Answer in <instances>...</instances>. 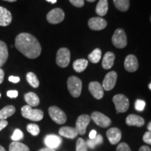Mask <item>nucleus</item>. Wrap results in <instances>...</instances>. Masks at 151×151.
Listing matches in <instances>:
<instances>
[{"label":"nucleus","instance_id":"27","mask_svg":"<svg viewBox=\"0 0 151 151\" xmlns=\"http://www.w3.org/2000/svg\"><path fill=\"white\" fill-rule=\"evenodd\" d=\"M115 6L120 11H127L129 7V0H113Z\"/></svg>","mask_w":151,"mask_h":151},{"label":"nucleus","instance_id":"36","mask_svg":"<svg viewBox=\"0 0 151 151\" xmlns=\"http://www.w3.org/2000/svg\"><path fill=\"white\" fill-rule=\"evenodd\" d=\"M143 140L148 145H151V132H146L143 137Z\"/></svg>","mask_w":151,"mask_h":151},{"label":"nucleus","instance_id":"33","mask_svg":"<svg viewBox=\"0 0 151 151\" xmlns=\"http://www.w3.org/2000/svg\"><path fill=\"white\" fill-rule=\"evenodd\" d=\"M23 132H22L20 129H15L14 134L11 136V139L14 141H19L20 140H21L22 139H23Z\"/></svg>","mask_w":151,"mask_h":151},{"label":"nucleus","instance_id":"16","mask_svg":"<svg viewBox=\"0 0 151 151\" xmlns=\"http://www.w3.org/2000/svg\"><path fill=\"white\" fill-rule=\"evenodd\" d=\"M106 136L111 144L116 145L120 142L122 137L121 131L117 127H112L106 132Z\"/></svg>","mask_w":151,"mask_h":151},{"label":"nucleus","instance_id":"49","mask_svg":"<svg viewBox=\"0 0 151 151\" xmlns=\"http://www.w3.org/2000/svg\"><path fill=\"white\" fill-rule=\"evenodd\" d=\"M88 1H89V2H93V1H95V0H87Z\"/></svg>","mask_w":151,"mask_h":151},{"label":"nucleus","instance_id":"20","mask_svg":"<svg viewBox=\"0 0 151 151\" xmlns=\"http://www.w3.org/2000/svg\"><path fill=\"white\" fill-rule=\"evenodd\" d=\"M115 55L112 52H107L102 60V67L104 69H109L114 64Z\"/></svg>","mask_w":151,"mask_h":151},{"label":"nucleus","instance_id":"32","mask_svg":"<svg viewBox=\"0 0 151 151\" xmlns=\"http://www.w3.org/2000/svg\"><path fill=\"white\" fill-rule=\"evenodd\" d=\"M76 151H88V146L86 142L82 138H79L77 140Z\"/></svg>","mask_w":151,"mask_h":151},{"label":"nucleus","instance_id":"19","mask_svg":"<svg viewBox=\"0 0 151 151\" xmlns=\"http://www.w3.org/2000/svg\"><path fill=\"white\" fill-rule=\"evenodd\" d=\"M59 134L62 137L73 139L78 134L76 129L71 127H62L59 129Z\"/></svg>","mask_w":151,"mask_h":151},{"label":"nucleus","instance_id":"17","mask_svg":"<svg viewBox=\"0 0 151 151\" xmlns=\"http://www.w3.org/2000/svg\"><path fill=\"white\" fill-rule=\"evenodd\" d=\"M12 21V15L6 9L0 6V26H8Z\"/></svg>","mask_w":151,"mask_h":151},{"label":"nucleus","instance_id":"51","mask_svg":"<svg viewBox=\"0 0 151 151\" xmlns=\"http://www.w3.org/2000/svg\"><path fill=\"white\" fill-rule=\"evenodd\" d=\"M1 93H0V98H1Z\"/></svg>","mask_w":151,"mask_h":151},{"label":"nucleus","instance_id":"21","mask_svg":"<svg viewBox=\"0 0 151 151\" xmlns=\"http://www.w3.org/2000/svg\"><path fill=\"white\" fill-rule=\"evenodd\" d=\"M24 99L25 101L27 103V104L30 106L31 107L32 106H37L40 103V99L37 94L35 92H28L24 95Z\"/></svg>","mask_w":151,"mask_h":151},{"label":"nucleus","instance_id":"43","mask_svg":"<svg viewBox=\"0 0 151 151\" xmlns=\"http://www.w3.org/2000/svg\"><path fill=\"white\" fill-rule=\"evenodd\" d=\"M139 151H151V149L148 146H143L139 148Z\"/></svg>","mask_w":151,"mask_h":151},{"label":"nucleus","instance_id":"25","mask_svg":"<svg viewBox=\"0 0 151 151\" xmlns=\"http://www.w3.org/2000/svg\"><path fill=\"white\" fill-rule=\"evenodd\" d=\"M88 65V61L86 59L76 60L73 63V69L78 73L83 72Z\"/></svg>","mask_w":151,"mask_h":151},{"label":"nucleus","instance_id":"13","mask_svg":"<svg viewBox=\"0 0 151 151\" xmlns=\"http://www.w3.org/2000/svg\"><path fill=\"white\" fill-rule=\"evenodd\" d=\"M124 66L126 70L129 72H134L137 71L139 68V62L137 57L134 55H127L124 60Z\"/></svg>","mask_w":151,"mask_h":151},{"label":"nucleus","instance_id":"47","mask_svg":"<svg viewBox=\"0 0 151 151\" xmlns=\"http://www.w3.org/2000/svg\"><path fill=\"white\" fill-rule=\"evenodd\" d=\"M4 1H9V2H14V1H16L17 0H4Z\"/></svg>","mask_w":151,"mask_h":151},{"label":"nucleus","instance_id":"39","mask_svg":"<svg viewBox=\"0 0 151 151\" xmlns=\"http://www.w3.org/2000/svg\"><path fill=\"white\" fill-rule=\"evenodd\" d=\"M8 125V122L6 120H0V131H1L3 129Z\"/></svg>","mask_w":151,"mask_h":151},{"label":"nucleus","instance_id":"10","mask_svg":"<svg viewBox=\"0 0 151 151\" xmlns=\"http://www.w3.org/2000/svg\"><path fill=\"white\" fill-rule=\"evenodd\" d=\"M46 18L50 23L58 24L63 21L65 19V13L61 9H54L47 14Z\"/></svg>","mask_w":151,"mask_h":151},{"label":"nucleus","instance_id":"12","mask_svg":"<svg viewBox=\"0 0 151 151\" xmlns=\"http://www.w3.org/2000/svg\"><path fill=\"white\" fill-rule=\"evenodd\" d=\"M88 89L90 93L97 99H101L104 97V88L97 81L90 83Z\"/></svg>","mask_w":151,"mask_h":151},{"label":"nucleus","instance_id":"48","mask_svg":"<svg viewBox=\"0 0 151 151\" xmlns=\"http://www.w3.org/2000/svg\"><path fill=\"white\" fill-rule=\"evenodd\" d=\"M0 151H6L4 148L3 146H1V145H0Z\"/></svg>","mask_w":151,"mask_h":151},{"label":"nucleus","instance_id":"15","mask_svg":"<svg viewBox=\"0 0 151 151\" xmlns=\"http://www.w3.org/2000/svg\"><path fill=\"white\" fill-rule=\"evenodd\" d=\"M62 142L61 137L55 134H48L44 139V143L46 147L52 149H56L59 148Z\"/></svg>","mask_w":151,"mask_h":151},{"label":"nucleus","instance_id":"37","mask_svg":"<svg viewBox=\"0 0 151 151\" xmlns=\"http://www.w3.org/2000/svg\"><path fill=\"white\" fill-rule=\"evenodd\" d=\"M69 1L76 7H82L84 5V0H69Z\"/></svg>","mask_w":151,"mask_h":151},{"label":"nucleus","instance_id":"29","mask_svg":"<svg viewBox=\"0 0 151 151\" xmlns=\"http://www.w3.org/2000/svg\"><path fill=\"white\" fill-rule=\"evenodd\" d=\"M101 58V51L99 48H96L88 55V60L92 63L96 64L99 62Z\"/></svg>","mask_w":151,"mask_h":151},{"label":"nucleus","instance_id":"11","mask_svg":"<svg viewBox=\"0 0 151 151\" xmlns=\"http://www.w3.org/2000/svg\"><path fill=\"white\" fill-rule=\"evenodd\" d=\"M117 78H118V74L116 71H112L107 73L102 83L104 90H106V91L112 90L116 86Z\"/></svg>","mask_w":151,"mask_h":151},{"label":"nucleus","instance_id":"31","mask_svg":"<svg viewBox=\"0 0 151 151\" xmlns=\"http://www.w3.org/2000/svg\"><path fill=\"white\" fill-rule=\"evenodd\" d=\"M27 130L29 133L33 136H37L40 132V128L37 124H29L27 126Z\"/></svg>","mask_w":151,"mask_h":151},{"label":"nucleus","instance_id":"18","mask_svg":"<svg viewBox=\"0 0 151 151\" xmlns=\"http://www.w3.org/2000/svg\"><path fill=\"white\" fill-rule=\"evenodd\" d=\"M126 124L129 126H136L140 127L144 125L145 121L142 117L135 114H131L126 118Z\"/></svg>","mask_w":151,"mask_h":151},{"label":"nucleus","instance_id":"1","mask_svg":"<svg viewBox=\"0 0 151 151\" xmlns=\"http://www.w3.org/2000/svg\"><path fill=\"white\" fill-rule=\"evenodd\" d=\"M16 48L29 59H35L41 55V46L35 37L29 33H21L16 37Z\"/></svg>","mask_w":151,"mask_h":151},{"label":"nucleus","instance_id":"44","mask_svg":"<svg viewBox=\"0 0 151 151\" xmlns=\"http://www.w3.org/2000/svg\"><path fill=\"white\" fill-rule=\"evenodd\" d=\"M38 151H55V150L54 149H52V148H48V147H46V148H41V149H40V150H38Z\"/></svg>","mask_w":151,"mask_h":151},{"label":"nucleus","instance_id":"50","mask_svg":"<svg viewBox=\"0 0 151 151\" xmlns=\"http://www.w3.org/2000/svg\"><path fill=\"white\" fill-rule=\"evenodd\" d=\"M149 89H150V90H151V83H150V84H149Z\"/></svg>","mask_w":151,"mask_h":151},{"label":"nucleus","instance_id":"4","mask_svg":"<svg viewBox=\"0 0 151 151\" xmlns=\"http://www.w3.org/2000/svg\"><path fill=\"white\" fill-rule=\"evenodd\" d=\"M117 113H124L128 110L129 106V101L128 98L124 94H118L113 98Z\"/></svg>","mask_w":151,"mask_h":151},{"label":"nucleus","instance_id":"38","mask_svg":"<svg viewBox=\"0 0 151 151\" xmlns=\"http://www.w3.org/2000/svg\"><path fill=\"white\" fill-rule=\"evenodd\" d=\"M6 94L10 98H16L18 95V92L17 90H9Z\"/></svg>","mask_w":151,"mask_h":151},{"label":"nucleus","instance_id":"6","mask_svg":"<svg viewBox=\"0 0 151 151\" xmlns=\"http://www.w3.org/2000/svg\"><path fill=\"white\" fill-rule=\"evenodd\" d=\"M49 116L57 124H65L67 121V116L63 111L55 106H52L48 109Z\"/></svg>","mask_w":151,"mask_h":151},{"label":"nucleus","instance_id":"2","mask_svg":"<svg viewBox=\"0 0 151 151\" xmlns=\"http://www.w3.org/2000/svg\"><path fill=\"white\" fill-rule=\"evenodd\" d=\"M22 116L32 121H40L43 118V112L40 109H33L29 105H25L21 109Z\"/></svg>","mask_w":151,"mask_h":151},{"label":"nucleus","instance_id":"34","mask_svg":"<svg viewBox=\"0 0 151 151\" xmlns=\"http://www.w3.org/2000/svg\"><path fill=\"white\" fill-rule=\"evenodd\" d=\"M146 106V102L143 100L137 99L135 102V109L138 111H143Z\"/></svg>","mask_w":151,"mask_h":151},{"label":"nucleus","instance_id":"5","mask_svg":"<svg viewBox=\"0 0 151 151\" xmlns=\"http://www.w3.org/2000/svg\"><path fill=\"white\" fill-rule=\"evenodd\" d=\"M71 55L69 50L67 48H61L58 50L56 56V63L62 68L67 67L70 62Z\"/></svg>","mask_w":151,"mask_h":151},{"label":"nucleus","instance_id":"3","mask_svg":"<svg viewBox=\"0 0 151 151\" xmlns=\"http://www.w3.org/2000/svg\"><path fill=\"white\" fill-rule=\"evenodd\" d=\"M67 88L73 97H78L82 90V82L81 79L74 76H70L67 80Z\"/></svg>","mask_w":151,"mask_h":151},{"label":"nucleus","instance_id":"26","mask_svg":"<svg viewBox=\"0 0 151 151\" xmlns=\"http://www.w3.org/2000/svg\"><path fill=\"white\" fill-rule=\"evenodd\" d=\"M9 151H29V148L24 143L13 141L9 146Z\"/></svg>","mask_w":151,"mask_h":151},{"label":"nucleus","instance_id":"30","mask_svg":"<svg viewBox=\"0 0 151 151\" xmlns=\"http://www.w3.org/2000/svg\"><path fill=\"white\" fill-rule=\"evenodd\" d=\"M103 137L100 134H97V137H96L94 139H89L86 141V144L88 147L89 148L93 149L95 148L96 146H98V145L101 144L103 143Z\"/></svg>","mask_w":151,"mask_h":151},{"label":"nucleus","instance_id":"40","mask_svg":"<svg viewBox=\"0 0 151 151\" xmlns=\"http://www.w3.org/2000/svg\"><path fill=\"white\" fill-rule=\"evenodd\" d=\"M9 81H10V82L14 83H18L19 81H20V78H19V77H18V76H9Z\"/></svg>","mask_w":151,"mask_h":151},{"label":"nucleus","instance_id":"35","mask_svg":"<svg viewBox=\"0 0 151 151\" xmlns=\"http://www.w3.org/2000/svg\"><path fill=\"white\" fill-rule=\"evenodd\" d=\"M116 151H132L131 149L127 143H120V144L117 146Z\"/></svg>","mask_w":151,"mask_h":151},{"label":"nucleus","instance_id":"8","mask_svg":"<svg viewBox=\"0 0 151 151\" xmlns=\"http://www.w3.org/2000/svg\"><path fill=\"white\" fill-rule=\"evenodd\" d=\"M90 118L93 120L94 123L103 128L108 127L111 124V120L109 117L98 111H94L92 113Z\"/></svg>","mask_w":151,"mask_h":151},{"label":"nucleus","instance_id":"45","mask_svg":"<svg viewBox=\"0 0 151 151\" xmlns=\"http://www.w3.org/2000/svg\"><path fill=\"white\" fill-rule=\"evenodd\" d=\"M46 1H48V2L52 3V4H55V3H56L57 0H46Z\"/></svg>","mask_w":151,"mask_h":151},{"label":"nucleus","instance_id":"52","mask_svg":"<svg viewBox=\"0 0 151 151\" xmlns=\"http://www.w3.org/2000/svg\"><path fill=\"white\" fill-rule=\"evenodd\" d=\"M150 21H151V17H150Z\"/></svg>","mask_w":151,"mask_h":151},{"label":"nucleus","instance_id":"23","mask_svg":"<svg viewBox=\"0 0 151 151\" xmlns=\"http://www.w3.org/2000/svg\"><path fill=\"white\" fill-rule=\"evenodd\" d=\"M16 112V108L12 105L6 106L0 110V120H6Z\"/></svg>","mask_w":151,"mask_h":151},{"label":"nucleus","instance_id":"46","mask_svg":"<svg viewBox=\"0 0 151 151\" xmlns=\"http://www.w3.org/2000/svg\"><path fill=\"white\" fill-rule=\"evenodd\" d=\"M148 129L149 132H151V122H150V123L148 124Z\"/></svg>","mask_w":151,"mask_h":151},{"label":"nucleus","instance_id":"24","mask_svg":"<svg viewBox=\"0 0 151 151\" xmlns=\"http://www.w3.org/2000/svg\"><path fill=\"white\" fill-rule=\"evenodd\" d=\"M108 10V1L107 0H99L97 6H96V13L100 16H104L107 14Z\"/></svg>","mask_w":151,"mask_h":151},{"label":"nucleus","instance_id":"9","mask_svg":"<svg viewBox=\"0 0 151 151\" xmlns=\"http://www.w3.org/2000/svg\"><path fill=\"white\" fill-rule=\"evenodd\" d=\"M90 120V116L88 115H81L77 118L76 122V129L78 134L83 135L86 132V128L89 124Z\"/></svg>","mask_w":151,"mask_h":151},{"label":"nucleus","instance_id":"42","mask_svg":"<svg viewBox=\"0 0 151 151\" xmlns=\"http://www.w3.org/2000/svg\"><path fill=\"white\" fill-rule=\"evenodd\" d=\"M4 78V71L0 68V84L2 83Z\"/></svg>","mask_w":151,"mask_h":151},{"label":"nucleus","instance_id":"41","mask_svg":"<svg viewBox=\"0 0 151 151\" xmlns=\"http://www.w3.org/2000/svg\"><path fill=\"white\" fill-rule=\"evenodd\" d=\"M97 132H96L95 130H92V131L90 132V134H89L90 139H94V138L97 137Z\"/></svg>","mask_w":151,"mask_h":151},{"label":"nucleus","instance_id":"14","mask_svg":"<svg viewBox=\"0 0 151 151\" xmlns=\"http://www.w3.org/2000/svg\"><path fill=\"white\" fill-rule=\"evenodd\" d=\"M107 22L104 19L100 17H95V18H90L88 21V26L90 29L95 31L104 29L106 27Z\"/></svg>","mask_w":151,"mask_h":151},{"label":"nucleus","instance_id":"7","mask_svg":"<svg viewBox=\"0 0 151 151\" xmlns=\"http://www.w3.org/2000/svg\"><path fill=\"white\" fill-rule=\"evenodd\" d=\"M112 42L116 48H124L127 44V36L122 29H117L112 37Z\"/></svg>","mask_w":151,"mask_h":151},{"label":"nucleus","instance_id":"28","mask_svg":"<svg viewBox=\"0 0 151 151\" xmlns=\"http://www.w3.org/2000/svg\"><path fill=\"white\" fill-rule=\"evenodd\" d=\"M26 78H27L28 83H29L32 87H33V88H37L39 87V81L35 73H34L32 72L27 73V76H26Z\"/></svg>","mask_w":151,"mask_h":151},{"label":"nucleus","instance_id":"22","mask_svg":"<svg viewBox=\"0 0 151 151\" xmlns=\"http://www.w3.org/2000/svg\"><path fill=\"white\" fill-rule=\"evenodd\" d=\"M9 57L8 48L6 43L0 41V68L4 65Z\"/></svg>","mask_w":151,"mask_h":151}]
</instances>
